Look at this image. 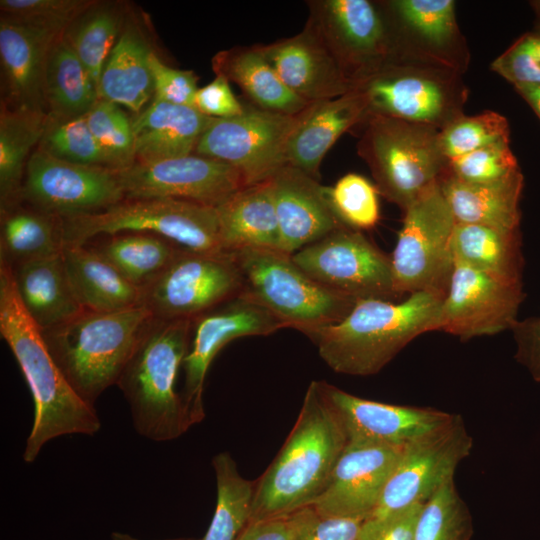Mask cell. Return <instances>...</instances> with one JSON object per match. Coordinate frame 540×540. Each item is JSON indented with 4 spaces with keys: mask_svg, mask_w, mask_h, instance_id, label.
<instances>
[{
    "mask_svg": "<svg viewBox=\"0 0 540 540\" xmlns=\"http://www.w3.org/2000/svg\"><path fill=\"white\" fill-rule=\"evenodd\" d=\"M0 333L31 391L34 419L23 459L32 463L42 447L59 436H92L101 428L94 407L71 387L56 364L42 332L24 310L11 268L0 263Z\"/></svg>",
    "mask_w": 540,
    "mask_h": 540,
    "instance_id": "1",
    "label": "cell"
},
{
    "mask_svg": "<svg viewBox=\"0 0 540 540\" xmlns=\"http://www.w3.org/2000/svg\"><path fill=\"white\" fill-rule=\"evenodd\" d=\"M346 444L338 415L319 381H312L290 434L255 481L249 521L288 515L312 505L327 486Z\"/></svg>",
    "mask_w": 540,
    "mask_h": 540,
    "instance_id": "2",
    "label": "cell"
},
{
    "mask_svg": "<svg viewBox=\"0 0 540 540\" xmlns=\"http://www.w3.org/2000/svg\"><path fill=\"white\" fill-rule=\"evenodd\" d=\"M442 300V296L429 292L412 293L400 302L358 300L339 322L305 335L335 372L374 375L413 339L438 330Z\"/></svg>",
    "mask_w": 540,
    "mask_h": 540,
    "instance_id": "3",
    "label": "cell"
},
{
    "mask_svg": "<svg viewBox=\"0 0 540 540\" xmlns=\"http://www.w3.org/2000/svg\"><path fill=\"white\" fill-rule=\"evenodd\" d=\"M191 326V319L153 317L116 383L129 405L136 432L146 439L174 440L191 427L176 390Z\"/></svg>",
    "mask_w": 540,
    "mask_h": 540,
    "instance_id": "4",
    "label": "cell"
},
{
    "mask_svg": "<svg viewBox=\"0 0 540 540\" xmlns=\"http://www.w3.org/2000/svg\"><path fill=\"white\" fill-rule=\"evenodd\" d=\"M152 318L144 305L114 312L83 310L41 332L71 387L93 406L108 387L116 385Z\"/></svg>",
    "mask_w": 540,
    "mask_h": 540,
    "instance_id": "5",
    "label": "cell"
},
{
    "mask_svg": "<svg viewBox=\"0 0 540 540\" xmlns=\"http://www.w3.org/2000/svg\"><path fill=\"white\" fill-rule=\"evenodd\" d=\"M357 143L375 186L402 212L439 183L448 159L439 143V129L382 116L367 117Z\"/></svg>",
    "mask_w": 540,
    "mask_h": 540,
    "instance_id": "6",
    "label": "cell"
},
{
    "mask_svg": "<svg viewBox=\"0 0 540 540\" xmlns=\"http://www.w3.org/2000/svg\"><path fill=\"white\" fill-rule=\"evenodd\" d=\"M62 218L64 244L119 233H150L194 252H222L215 207L169 198H124L104 210Z\"/></svg>",
    "mask_w": 540,
    "mask_h": 540,
    "instance_id": "7",
    "label": "cell"
},
{
    "mask_svg": "<svg viewBox=\"0 0 540 540\" xmlns=\"http://www.w3.org/2000/svg\"><path fill=\"white\" fill-rule=\"evenodd\" d=\"M462 76L443 66L394 57L352 89L365 100V119L382 116L441 130L464 115L468 89Z\"/></svg>",
    "mask_w": 540,
    "mask_h": 540,
    "instance_id": "8",
    "label": "cell"
},
{
    "mask_svg": "<svg viewBox=\"0 0 540 540\" xmlns=\"http://www.w3.org/2000/svg\"><path fill=\"white\" fill-rule=\"evenodd\" d=\"M243 277V291L284 327L302 333L342 320L356 300L306 274L291 254L274 249L232 251Z\"/></svg>",
    "mask_w": 540,
    "mask_h": 540,
    "instance_id": "9",
    "label": "cell"
},
{
    "mask_svg": "<svg viewBox=\"0 0 540 540\" xmlns=\"http://www.w3.org/2000/svg\"><path fill=\"white\" fill-rule=\"evenodd\" d=\"M456 221L439 183L403 211L391 259L394 288L404 294L429 292L444 298L454 269Z\"/></svg>",
    "mask_w": 540,
    "mask_h": 540,
    "instance_id": "10",
    "label": "cell"
},
{
    "mask_svg": "<svg viewBox=\"0 0 540 540\" xmlns=\"http://www.w3.org/2000/svg\"><path fill=\"white\" fill-rule=\"evenodd\" d=\"M472 447L473 439L458 414L407 444L375 510L365 520L382 522L424 504L454 480L458 465L470 455Z\"/></svg>",
    "mask_w": 540,
    "mask_h": 540,
    "instance_id": "11",
    "label": "cell"
},
{
    "mask_svg": "<svg viewBox=\"0 0 540 540\" xmlns=\"http://www.w3.org/2000/svg\"><path fill=\"white\" fill-rule=\"evenodd\" d=\"M308 7L305 26L320 39L352 86L395 57L380 2L317 0Z\"/></svg>",
    "mask_w": 540,
    "mask_h": 540,
    "instance_id": "12",
    "label": "cell"
},
{
    "mask_svg": "<svg viewBox=\"0 0 540 540\" xmlns=\"http://www.w3.org/2000/svg\"><path fill=\"white\" fill-rule=\"evenodd\" d=\"M242 273L232 252L183 249L143 287L142 305L153 317L191 319L243 291Z\"/></svg>",
    "mask_w": 540,
    "mask_h": 540,
    "instance_id": "13",
    "label": "cell"
},
{
    "mask_svg": "<svg viewBox=\"0 0 540 540\" xmlns=\"http://www.w3.org/2000/svg\"><path fill=\"white\" fill-rule=\"evenodd\" d=\"M302 112L287 115L245 107L238 116L214 119L201 136L194 154L233 167L247 186L267 180L286 165L287 143Z\"/></svg>",
    "mask_w": 540,
    "mask_h": 540,
    "instance_id": "14",
    "label": "cell"
},
{
    "mask_svg": "<svg viewBox=\"0 0 540 540\" xmlns=\"http://www.w3.org/2000/svg\"><path fill=\"white\" fill-rule=\"evenodd\" d=\"M291 256L315 281L356 301L399 299L390 257L361 231L341 227Z\"/></svg>",
    "mask_w": 540,
    "mask_h": 540,
    "instance_id": "15",
    "label": "cell"
},
{
    "mask_svg": "<svg viewBox=\"0 0 540 540\" xmlns=\"http://www.w3.org/2000/svg\"><path fill=\"white\" fill-rule=\"evenodd\" d=\"M125 198L119 170L75 164L37 147L31 154L20 201L59 217L104 210Z\"/></svg>",
    "mask_w": 540,
    "mask_h": 540,
    "instance_id": "16",
    "label": "cell"
},
{
    "mask_svg": "<svg viewBox=\"0 0 540 540\" xmlns=\"http://www.w3.org/2000/svg\"><path fill=\"white\" fill-rule=\"evenodd\" d=\"M283 327L244 291L192 320L189 349L182 364L184 386L180 392L190 426L205 417L204 383L217 353L239 337L269 335Z\"/></svg>",
    "mask_w": 540,
    "mask_h": 540,
    "instance_id": "17",
    "label": "cell"
},
{
    "mask_svg": "<svg viewBox=\"0 0 540 540\" xmlns=\"http://www.w3.org/2000/svg\"><path fill=\"white\" fill-rule=\"evenodd\" d=\"M125 198H169L217 207L246 187L240 173L219 160L190 154L135 162L119 170Z\"/></svg>",
    "mask_w": 540,
    "mask_h": 540,
    "instance_id": "18",
    "label": "cell"
},
{
    "mask_svg": "<svg viewBox=\"0 0 540 540\" xmlns=\"http://www.w3.org/2000/svg\"><path fill=\"white\" fill-rule=\"evenodd\" d=\"M395 46V57L443 66L463 74L470 53L452 0L380 2Z\"/></svg>",
    "mask_w": 540,
    "mask_h": 540,
    "instance_id": "19",
    "label": "cell"
},
{
    "mask_svg": "<svg viewBox=\"0 0 540 540\" xmlns=\"http://www.w3.org/2000/svg\"><path fill=\"white\" fill-rule=\"evenodd\" d=\"M522 299V284L507 283L455 262L438 330L462 340L511 330Z\"/></svg>",
    "mask_w": 540,
    "mask_h": 540,
    "instance_id": "20",
    "label": "cell"
},
{
    "mask_svg": "<svg viewBox=\"0 0 540 540\" xmlns=\"http://www.w3.org/2000/svg\"><path fill=\"white\" fill-rule=\"evenodd\" d=\"M405 446L347 442L327 486L312 503L323 516L367 519Z\"/></svg>",
    "mask_w": 540,
    "mask_h": 540,
    "instance_id": "21",
    "label": "cell"
},
{
    "mask_svg": "<svg viewBox=\"0 0 540 540\" xmlns=\"http://www.w3.org/2000/svg\"><path fill=\"white\" fill-rule=\"evenodd\" d=\"M321 391L338 415L347 442L406 446L448 421L452 414L428 407L402 406L352 395L325 381Z\"/></svg>",
    "mask_w": 540,
    "mask_h": 540,
    "instance_id": "22",
    "label": "cell"
},
{
    "mask_svg": "<svg viewBox=\"0 0 540 540\" xmlns=\"http://www.w3.org/2000/svg\"><path fill=\"white\" fill-rule=\"evenodd\" d=\"M269 181L279 224L280 251L292 255L345 227L331 206L328 187L317 179L284 165Z\"/></svg>",
    "mask_w": 540,
    "mask_h": 540,
    "instance_id": "23",
    "label": "cell"
},
{
    "mask_svg": "<svg viewBox=\"0 0 540 540\" xmlns=\"http://www.w3.org/2000/svg\"><path fill=\"white\" fill-rule=\"evenodd\" d=\"M257 46L286 87L309 103L352 89L332 55L306 26L294 36Z\"/></svg>",
    "mask_w": 540,
    "mask_h": 540,
    "instance_id": "24",
    "label": "cell"
},
{
    "mask_svg": "<svg viewBox=\"0 0 540 540\" xmlns=\"http://www.w3.org/2000/svg\"><path fill=\"white\" fill-rule=\"evenodd\" d=\"M60 37L1 16L0 63L4 87L1 103L13 109L46 113V63L51 47Z\"/></svg>",
    "mask_w": 540,
    "mask_h": 540,
    "instance_id": "25",
    "label": "cell"
},
{
    "mask_svg": "<svg viewBox=\"0 0 540 540\" xmlns=\"http://www.w3.org/2000/svg\"><path fill=\"white\" fill-rule=\"evenodd\" d=\"M366 117L363 96L351 89L346 94L311 103L289 138L286 165L318 180L319 167L330 148L346 131Z\"/></svg>",
    "mask_w": 540,
    "mask_h": 540,
    "instance_id": "26",
    "label": "cell"
},
{
    "mask_svg": "<svg viewBox=\"0 0 540 540\" xmlns=\"http://www.w3.org/2000/svg\"><path fill=\"white\" fill-rule=\"evenodd\" d=\"M215 118L192 106L151 101L131 117L135 162H151L193 154Z\"/></svg>",
    "mask_w": 540,
    "mask_h": 540,
    "instance_id": "27",
    "label": "cell"
},
{
    "mask_svg": "<svg viewBox=\"0 0 540 540\" xmlns=\"http://www.w3.org/2000/svg\"><path fill=\"white\" fill-rule=\"evenodd\" d=\"M11 272L19 300L40 331L83 311L71 288L62 252L21 263Z\"/></svg>",
    "mask_w": 540,
    "mask_h": 540,
    "instance_id": "28",
    "label": "cell"
},
{
    "mask_svg": "<svg viewBox=\"0 0 540 540\" xmlns=\"http://www.w3.org/2000/svg\"><path fill=\"white\" fill-rule=\"evenodd\" d=\"M216 211L224 251L280 250L279 224L269 179L236 191Z\"/></svg>",
    "mask_w": 540,
    "mask_h": 540,
    "instance_id": "29",
    "label": "cell"
},
{
    "mask_svg": "<svg viewBox=\"0 0 540 540\" xmlns=\"http://www.w3.org/2000/svg\"><path fill=\"white\" fill-rule=\"evenodd\" d=\"M62 256L73 293L83 310L114 312L142 305L135 285L86 244H64Z\"/></svg>",
    "mask_w": 540,
    "mask_h": 540,
    "instance_id": "30",
    "label": "cell"
},
{
    "mask_svg": "<svg viewBox=\"0 0 540 540\" xmlns=\"http://www.w3.org/2000/svg\"><path fill=\"white\" fill-rule=\"evenodd\" d=\"M439 186L457 223L520 230L521 170L484 184L462 182L444 173Z\"/></svg>",
    "mask_w": 540,
    "mask_h": 540,
    "instance_id": "31",
    "label": "cell"
},
{
    "mask_svg": "<svg viewBox=\"0 0 540 540\" xmlns=\"http://www.w3.org/2000/svg\"><path fill=\"white\" fill-rule=\"evenodd\" d=\"M153 50L137 25L128 21L108 56L99 80L100 99L141 112L154 95L149 57Z\"/></svg>",
    "mask_w": 540,
    "mask_h": 540,
    "instance_id": "32",
    "label": "cell"
},
{
    "mask_svg": "<svg viewBox=\"0 0 540 540\" xmlns=\"http://www.w3.org/2000/svg\"><path fill=\"white\" fill-rule=\"evenodd\" d=\"M211 62L216 76L237 84L255 107L297 115L311 104L286 87L257 45L219 51Z\"/></svg>",
    "mask_w": 540,
    "mask_h": 540,
    "instance_id": "33",
    "label": "cell"
},
{
    "mask_svg": "<svg viewBox=\"0 0 540 540\" xmlns=\"http://www.w3.org/2000/svg\"><path fill=\"white\" fill-rule=\"evenodd\" d=\"M452 250L455 262L507 283L522 284L520 230L456 222Z\"/></svg>",
    "mask_w": 540,
    "mask_h": 540,
    "instance_id": "34",
    "label": "cell"
},
{
    "mask_svg": "<svg viewBox=\"0 0 540 540\" xmlns=\"http://www.w3.org/2000/svg\"><path fill=\"white\" fill-rule=\"evenodd\" d=\"M0 263L10 268L62 252V218L22 201L0 209Z\"/></svg>",
    "mask_w": 540,
    "mask_h": 540,
    "instance_id": "35",
    "label": "cell"
},
{
    "mask_svg": "<svg viewBox=\"0 0 540 540\" xmlns=\"http://www.w3.org/2000/svg\"><path fill=\"white\" fill-rule=\"evenodd\" d=\"M44 99L52 121L84 116L100 99L90 73L63 36L48 55Z\"/></svg>",
    "mask_w": 540,
    "mask_h": 540,
    "instance_id": "36",
    "label": "cell"
},
{
    "mask_svg": "<svg viewBox=\"0 0 540 540\" xmlns=\"http://www.w3.org/2000/svg\"><path fill=\"white\" fill-rule=\"evenodd\" d=\"M48 115L13 109L0 110V209L20 202L26 166L48 125Z\"/></svg>",
    "mask_w": 540,
    "mask_h": 540,
    "instance_id": "37",
    "label": "cell"
},
{
    "mask_svg": "<svg viewBox=\"0 0 540 540\" xmlns=\"http://www.w3.org/2000/svg\"><path fill=\"white\" fill-rule=\"evenodd\" d=\"M104 237L91 248L141 288L183 250L170 240L150 233L130 232Z\"/></svg>",
    "mask_w": 540,
    "mask_h": 540,
    "instance_id": "38",
    "label": "cell"
},
{
    "mask_svg": "<svg viewBox=\"0 0 540 540\" xmlns=\"http://www.w3.org/2000/svg\"><path fill=\"white\" fill-rule=\"evenodd\" d=\"M124 25L125 12L119 4L96 1L63 35L87 68L98 92L102 69Z\"/></svg>",
    "mask_w": 540,
    "mask_h": 540,
    "instance_id": "39",
    "label": "cell"
},
{
    "mask_svg": "<svg viewBox=\"0 0 540 540\" xmlns=\"http://www.w3.org/2000/svg\"><path fill=\"white\" fill-rule=\"evenodd\" d=\"M217 500L210 526L202 540H235L250 520L255 482L242 477L227 452L212 459Z\"/></svg>",
    "mask_w": 540,
    "mask_h": 540,
    "instance_id": "40",
    "label": "cell"
},
{
    "mask_svg": "<svg viewBox=\"0 0 540 540\" xmlns=\"http://www.w3.org/2000/svg\"><path fill=\"white\" fill-rule=\"evenodd\" d=\"M472 534L471 513L451 480L423 504L414 540H470Z\"/></svg>",
    "mask_w": 540,
    "mask_h": 540,
    "instance_id": "41",
    "label": "cell"
},
{
    "mask_svg": "<svg viewBox=\"0 0 540 540\" xmlns=\"http://www.w3.org/2000/svg\"><path fill=\"white\" fill-rule=\"evenodd\" d=\"M85 117L113 169L122 170L135 163L131 117L119 105L99 99Z\"/></svg>",
    "mask_w": 540,
    "mask_h": 540,
    "instance_id": "42",
    "label": "cell"
},
{
    "mask_svg": "<svg viewBox=\"0 0 540 540\" xmlns=\"http://www.w3.org/2000/svg\"><path fill=\"white\" fill-rule=\"evenodd\" d=\"M501 141H510L508 121L489 110L473 116L462 115L439 131L440 147L448 160Z\"/></svg>",
    "mask_w": 540,
    "mask_h": 540,
    "instance_id": "43",
    "label": "cell"
},
{
    "mask_svg": "<svg viewBox=\"0 0 540 540\" xmlns=\"http://www.w3.org/2000/svg\"><path fill=\"white\" fill-rule=\"evenodd\" d=\"M37 147L67 162L113 169L94 138L85 115L63 121L49 119Z\"/></svg>",
    "mask_w": 540,
    "mask_h": 540,
    "instance_id": "44",
    "label": "cell"
},
{
    "mask_svg": "<svg viewBox=\"0 0 540 540\" xmlns=\"http://www.w3.org/2000/svg\"><path fill=\"white\" fill-rule=\"evenodd\" d=\"M378 189L365 177L348 173L328 187L331 206L347 227L362 231L376 226L380 218Z\"/></svg>",
    "mask_w": 540,
    "mask_h": 540,
    "instance_id": "45",
    "label": "cell"
},
{
    "mask_svg": "<svg viewBox=\"0 0 540 540\" xmlns=\"http://www.w3.org/2000/svg\"><path fill=\"white\" fill-rule=\"evenodd\" d=\"M96 1L93 0H1V16L63 36L66 30Z\"/></svg>",
    "mask_w": 540,
    "mask_h": 540,
    "instance_id": "46",
    "label": "cell"
},
{
    "mask_svg": "<svg viewBox=\"0 0 540 540\" xmlns=\"http://www.w3.org/2000/svg\"><path fill=\"white\" fill-rule=\"evenodd\" d=\"M519 170L510 141H501L448 160L445 173L462 182L484 184L504 179Z\"/></svg>",
    "mask_w": 540,
    "mask_h": 540,
    "instance_id": "47",
    "label": "cell"
},
{
    "mask_svg": "<svg viewBox=\"0 0 540 540\" xmlns=\"http://www.w3.org/2000/svg\"><path fill=\"white\" fill-rule=\"evenodd\" d=\"M490 68L514 88L540 87V31L520 36Z\"/></svg>",
    "mask_w": 540,
    "mask_h": 540,
    "instance_id": "48",
    "label": "cell"
},
{
    "mask_svg": "<svg viewBox=\"0 0 540 540\" xmlns=\"http://www.w3.org/2000/svg\"><path fill=\"white\" fill-rule=\"evenodd\" d=\"M153 79L152 101L194 107L198 77L193 71L172 68L163 63L154 51L149 57Z\"/></svg>",
    "mask_w": 540,
    "mask_h": 540,
    "instance_id": "49",
    "label": "cell"
},
{
    "mask_svg": "<svg viewBox=\"0 0 540 540\" xmlns=\"http://www.w3.org/2000/svg\"><path fill=\"white\" fill-rule=\"evenodd\" d=\"M365 519L323 516L312 506L303 508L302 521L294 540H362Z\"/></svg>",
    "mask_w": 540,
    "mask_h": 540,
    "instance_id": "50",
    "label": "cell"
},
{
    "mask_svg": "<svg viewBox=\"0 0 540 540\" xmlns=\"http://www.w3.org/2000/svg\"><path fill=\"white\" fill-rule=\"evenodd\" d=\"M230 82L216 76L206 86L199 88L194 98V108L205 116L226 119L240 115L245 106L234 95Z\"/></svg>",
    "mask_w": 540,
    "mask_h": 540,
    "instance_id": "51",
    "label": "cell"
},
{
    "mask_svg": "<svg viewBox=\"0 0 540 540\" xmlns=\"http://www.w3.org/2000/svg\"><path fill=\"white\" fill-rule=\"evenodd\" d=\"M511 330L516 343L515 359L540 382V318L517 320Z\"/></svg>",
    "mask_w": 540,
    "mask_h": 540,
    "instance_id": "52",
    "label": "cell"
},
{
    "mask_svg": "<svg viewBox=\"0 0 540 540\" xmlns=\"http://www.w3.org/2000/svg\"><path fill=\"white\" fill-rule=\"evenodd\" d=\"M302 516L303 508L284 516L249 521L235 540H294Z\"/></svg>",
    "mask_w": 540,
    "mask_h": 540,
    "instance_id": "53",
    "label": "cell"
},
{
    "mask_svg": "<svg viewBox=\"0 0 540 540\" xmlns=\"http://www.w3.org/2000/svg\"><path fill=\"white\" fill-rule=\"evenodd\" d=\"M423 504H418L382 521L364 520L362 540H414L416 522Z\"/></svg>",
    "mask_w": 540,
    "mask_h": 540,
    "instance_id": "54",
    "label": "cell"
},
{
    "mask_svg": "<svg viewBox=\"0 0 540 540\" xmlns=\"http://www.w3.org/2000/svg\"><path fill=\"white\" fill-rule=\"evenodd\" d=\"M514 89L540 119V87H519Z\"/></svg>",
    "mask_w": 540,
    "mask_h": 540,
    "instance_id": "55",
    "label": "cell"
},
{
    "mask_svg": "<svg viewBox=\"0 0 540 540\" xmlns=\"http://www.w3.org/2000/svg\"><path fill=\"white\" fill-rule=\"evenodd\" d=\"M112 540H138L137 538L123 532H113L111 534ZM166 540H200L195 538H176V539H166Z\"/></svg>",
    "mask_w": 540,
    "mask_h": 540,
    "instance_id": "56",
    "label": "cell"
},
{
    "mask_svg": "<svg viewBox=\"0 0 540 540\" xmlns=\"http://www.w3.org/2000/svg\"><path fill=\"white\" fill-rule=\"evenodd\" d=\"M530 5L535 14V30L540 31V0L531 1Z\"/></svg>",
    "mask_w": 540,
    "mask_h": 540,
    "instance_id": "57",
    "label": "cell"
}]
</instances>
